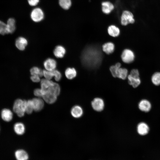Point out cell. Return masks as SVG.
<instances>
[{"label": "cell", "instance_id": "obj_7", "mask_svg": "<svg viewBox=\"0 0 160 160\" xmlns=\"http://www.w3.org/2000/svg\"><path fill=\"white\" fill-rule=\"evenodd\" d=\"M60 90V87L59 85L52 81L46 89L43 92V93L48 92L57 96L59 94Z\"/></svg>", "mask_w": 160, "mask_h": 160}, {"label": "cell", "instance_id": "obj_18", "mask_svg": "<svg viewBox=\"0 0 160 160\" xmlns=\"http://www.w3.org/2000/svg\"><path fill=\"white\" fill-rule=\"evenodd\" d=\"M71 113L74 117L79 118L82 116L83 114V110L82 108L79 106L76 105L72 108Z\"/></svg>", "mask_w": 160, "mask_h": 160}, {"label": "cell", "instance_id": "obj_25", "mask_svg": "<svg viewBox=\"0 0 160 160\" xmlns=\"http://www.w3.org/2000/svg\"><path fill=\"white\" fill-rule=\"evenodd\" d=\"M128 71L127 69L120 68L118 69L116 77L124 80L127 77Z\"/></svg>", "mask_w": 160, "mask_h": 160}, {"label": "cell", "instance_id": "obj_26", "mask_svg": "<svg viewBox=\"0 0 160 160\" xmlns=\"http://www.w3.org/2000/svg\"><path fill=\"white\" fill-rule=\"evenodd\" d=\"M121 64L117 63L114 65L111 66L110 68V70L112 76L114 77H116L117 73L119 68L121 67Z\"/></svg>", "mask_w": 160, "mask_h": 160}, {"label": "cell", "instance_id": "obj_4", "mask_svg": "<svg viewBox=\"0 0 160 160\" xmlns=\"http://www.w3.org/2000/svg\"><path fill=\"white\" fill-rule=\"evenodd\" d=\"M101 10L102 13L106 15L110 14L114 9L113 4L108 0H104L101 4Z\"/></svg>", "mask_w": 160, "mask_h": 160}, {"label": "cell", "instance_id": "obj_11", "mask_svg": "<svg viewBox=\"0 0 160 160\" xmlns=\"http://www.w3.org/2000/svg\"><path fill=\"white\" fill-rule=\"evenodd\" d=\"M28 41L23 37H18L15 41L16 47L20 50H24L28 44Z\"/></svg>", "mask_w": 160, "mask_h": 160}, {"label": "cell", "instance_id": "obj_9", "mask_svg": "<svg viewBox=\"0 0 160 160\" xmlns=\"http://www.w3.org/2000/svg\"><path fill=\"white\" fill-rule=\"evenodd\" d=\"M151 105L150 102L146 99L141 100L138 104V108L141 111L147 112L151 109Z\"/></svg>", "mask_w": 160, "mask_h": 160}, {"label": "cell", "instance_id": "obj_31", "mask_svg": "<svg viewBox=\"0 0 160 160\" xmlns=\"http://www.w3.org/2000/svg\"><path fill=\"white\" fill-rule=\"evenodd\" d=\"M43 76L45 79L50 80L54 77L53 71H49L46 70H43Z\"/></svg>", "mask_w": 160, "mask_h": 160}, {"label": "cell", "instance_id": "obj_3", "mask_svg": "<svg viewBox=\"0 0 160 160\" xmlns=\"http://www.w3.org/2000/svg\"><path fill=\"white\" fill-rule=\"evenodd\" d=\"M30 17L32 21L35 23H39L44 20L45 14L41 8L36 7H34L31 11Z\"/></svg>", "mask_w": 160, "mask_h": 160}, {"label": "cell", "instance_id": "obj_30", "mask_svg": "<svg viewBox=\"0 0 160 160\" xmlns=\"http://www.w3.org/2000/svg\"><path fill=\"white\" fill-rule=\"evenodd\" d=\"M8 34L7 25L4 22L0 20V34L4 35Z\"/></svg>", "mask_w": 160, "mask_h": 160}, {"label": "cell", "instance_id": "obj_27", "mask_svg": "<svg viewBox=\"0 0 160 160\" xmlns=\"http://www.w3.org/2000/svg\"><path fill=\"white\" fill-rule=\"evenodd\" d=\"M30 72L31 75H38L40 77L43 76V70L37 67H32L30 69Z\"/></svg>", "mask_w": 160, "mask_h": 160}, {"label": "cell", "instance_id": "obj_10", "mask_svg": "<svg viewBox=\"0 0 160 160\" xmlns=\"http://www.w3.org/2000/svg\"><path fill=\"white\" fill-rule=\"evenodd\" d=\"M44 65L45 70L52 71L55 69L57 66V63L54 59L48 58L44 61Z\"/></svg>", "mask_w": 160, "mask_h": 160}, {"label": "cell", "instance_id": "obj_36", "mask_svg": "<svg viewBox=\"0 0 160 160\" xmlns=\"http://www.w3.org/2000/svg\"><path fill=\"white\" fill-rule=\"evenodd\" d=\"M40 77L36 75H32L31 77V79L33 82H38L40 81Z\"/></svg>", "mask_w": 160, "mask_h": 160}, {"label": "cell", "instance_id": "obj_15", "mask_svg": "<svg viewBox=\"0 0 160 160\" xmlns=\"http://www.w3.org/2000/svg\"><path fill=\"white\" fill-rule=\"evenodd\" d=\"M32 100L34 111H38L42 109L44 106V103L42 100L39 98H35Z\"/></svg>", "mask_w": 160, "mask_h": 160}, {"label": "cell", "instance_id": "obj_29", "mask_svg": "<svg viewBox=\"0 0 160 160\" xmlns=\"http://www.w3.org/2000/svg\"><path fill=\"white\" fill-rule=\"evenodd\" d=\"M34 110L33 102L31 100L26 101L25 112L28 114H31Z\"/></svg>", "mask_w": 160, "mask_h": 160}, {"label": "cell", "instance_id": "obj_1", "mask_svg": "<svg viewBox=\"0 0 160 160\" xmlns=\"http://www.w3.org/2000/svg\"><path fill=\"white\" fill-rule=\"evenodd\" d=\"M121 24L125 26L129 24H133L135 21L133 14L128 10H124L121 15L120 18Z\"/></svg>", "mask_w": 160, "mask_h": 160}, {"label": "cell", "instance_id": "obj_23", "mask_svg": "<svg viewBox=\"0 0 160 160\" xmlns=\"http://www.w3.org/2000/svg\"><path fill=\"white\" fill-rule=\"evenodd\" d=\"M65 75L68 79H72L76 76L77 72L74 68H68L65 70Z\"/></svg>", "mask_w": 160, "mask_h": 160}, {"label": "cell", "instance_id": "obj_20", "mask_svg": "<svg viewBox=\"0 0 160 160\" xmlns=\"http://www.w3.org/2000/svg\"><path fill=\"white\" fill-rule=\"evenodd\" d=\"M6 25L8 33H13L16 28L15 21V19L12 18H9Z\"/></svg>", "mask_w": 160, "mask_h": 160}, {"label": "cell", "instance_id": "obj_22", "mask_svg": "<svg viewBox=\"0 0 160 160\" xmlns=\"http://www.w3.org/2000/svg\"><path fill=\"white\" fill-rule=\"evenodd\" d=\"M58 2L60 7L65 10H68L72 5V0H58Z\"/></svg>", "mask_w": 160, "mask_h": 160}, {"label": "cell", "instance_id": "obj_13", "mask_svg": "<svg viewBox=\"0 0 160 160\" xmlns=\"http://www.w3.org/2000/svg\"><path fill=\"white\" fill-rule=\"evenodd\" d=\"M107 32L108 34L111 36L116 37L119 35L120 31L118 27L112 24L108 26Z\"/></svg>", "mask_w": 160, "mask_h": 160}, {"label": "cell", "instance_id": "obj_17", "mask_svg": "<svg viewBox=\"0 0 160 160\" xmlns=\"http://www.w3.org/2000/svg\"><path fill=\"white\" fill-rule=\"evenodd\" d=\"M15 155L17 160H28V159L27 153L22 149L16 151L15 153Z\"/></svg>", "mask_w": 160, "mask_h": 160}, {"label": "cell", "instance_id": "obj_19", "mask_svg": "<svg viewBox=\"0 0 160 160\" xmlns=\"http://www.w3.org/2000/svg\"><path fill=\"white\" fill-rule=\"evenodd\" d=\"M114 45L111 42L105 43L102 46L103 51L107 54L112 53L114 50Z\"/></svg>", "mask_w": 160, "mask_h": 160}, {"label": "cell", "instance_id": "obj_24", "mask_svg": "<svg viewBox=\"0 0 160 160\" xmlns=\"http://www.w3.org/2000/svg\"><path fill=\"white\" fill-rule=\"evenodd\" d=\"M127 78L129 84L134 88L137 87L140 84L141 81L140 78H134L130 75L128 76Z\"/></svg>", "mask_w": 160, "mask_h": 160}, {"label": "cell", "instance_id": "obj_12", "mask_svg": "<svg viewBox=\"0 0 160 160\" xmlns=\"http://www.w3.org/2000/svg\"><path fill=\"white\" fill-rule=\"evenodd\" d=\"M13 113L9 109L4 108L3 109L1 113V116L2 119L6 122L11 121L13 118Z\"/></svg>", "mask_w": 160, "mask_h": 160}, {"label": "cell", "instance_id": "obj_35", "mask_svg": "<svg viewBox=\"0 0 160 160\" xmlns=\"http://www.w3.org/2000/svg\"><path fill=\"white\" fill-rule=\"evenodd\" d=\"M34 95L38 97H41L43 95V92L41 89H36L34 92Z\"/></svg>", "mask_w": 160, "mask_h": 160}, {"label": "cell", "instance_id": "obj_34", "mask_svg": "<svg viewBox=\"0 0 160 160\" xmlns=\"http://www.w3.org/2000/svg\"><path fill=\"white\" fill-rule=\"evenodd\" d=\"M130 75L132 77L135 78H140L139 71L137 70L133 69L130 72Z\"/></svg>", "mask_w": 160, "mask_h": 160}, {"label": "cell", "instance_id": "obj_16", "mask_svg": "<svg viewBox=\"0 0 160 160\" xmlns=\"http://www.w3.org/2000/svg\"><path fill=\"white\" fill-rule=\"evenodd\" d=\"M66 53L65 48L62 46L58 45L55 48L53 53L54 55L58 58L63 57Z\"/></svg>", "mask_w": 160, "mask_h": 160}, {"label": "cell", "instance_id": "obj_5", "mask_svg": "<svg viewBox=\"0 0 160 160\" xmlns=\"http://www.w3.org/2000/svg\"><path fill=\"white\" fill-rule=\"evenodd\" d=\"M121 57L124 62L130 63L134 60L135 55L133 52L132 50L128 49H126L123 51Z\"/></svg>", "mask_w": 160, "mask_h": 160}, {"label": "cell", "instance_id": "obj_28", "mask_svg": "<svg viewBox=\"0 0 160 160\" xmlns=\"http://www.w3.org/2000/svg\"><path fill=\"white\" fill-rule=\"evenodd\" d=\"M151 81L153 84L155 85H160V72L155 73L152 76Z\"/></svg>", "mask_w": 160, "mask_h": 160}, {"label": "cell", "instance_id": "obj_2", "mask_svg": "<svg viewBox=\"0 0 160 160\" xmlns=\"http://www.w3.org/2000/svg\"><path fill=\"white\" fill-rule=\"evenodd\" d=\"M26 100L17 99L14 103L13 109L14 111L20 117L24 116L25 112Z\"/></svg>", "mask_w": 160, "mask_h": 160}, {"label": "cell", "instance_id": "obj_8", "mask_svg": "<svg viewBox=\"0 0 160 160\" xmlns=\"http://www.w3.org/2000/svg\"><path fill=\"white\" fill-rule=\"evenodd\" d=\"M149 128L147 124L144 122L140 123L137 127V131L139 134L141 135H145L148 134Z\"/></svg>", "mask_w": 160, "mask_h": 160}, {"label": "cell", "instance_id": "obj_32", "mask_svg": "<svg viewBox=\"0 0 160 160\" xmlns=\"http://www.w3.org/2000/svg\"><path fill=\"white\" fill-rule=\"evenodd\" d=\"M53 73L54 77L55 80L57 81H60L62 77L61 73L58 70L55 69L52 71Z\"/></svg>", "mask_w": 160, "mask_h": 160}, {"label": "cell", "instance_id": "obj_6", "mask_svg": "<svg viewBox=\"0 0 160 160\" xmlns=\"http://www.w3.org/2000/svg\"><path fill=\"white\" fill-rule=\"evenodd\" d=\"M91 105L95 110L97 111H101L104 108V103L102 99L97 97L95 98L92 102Z\"/></svg>", "mask_w": 160, "mask_h": 160}, {"label": "cell", "instance_id": "obj_21", "mask_svg": "<svg viewBox=\"0 0 160 160\" xmlns=\"http://www.w3.org/2000/svg\"><path fill=\"white\" fill-rule=\"evenodd\" d=\"M14 129L17 135H23L25 131V127L24 125L21 122L15 123L14 126Z\"/></svg>", "mask_w": 160, "mask_h": 160}, {"label": "cell", "instance_id": "obj_33", "mask_svg": "<svg viewBox=\"0 0 160 160\" xmlns=\"http://www.w3.org/2000/svg\"><path fill=\"white\" fill-rule=\"evenodd\" d=\"M40 0H27L28 4L31 6L35 7L39 4Z\"/></svg>", "mask_w": 160, "mask_h": 160}, {"label": "cell", "instance_id": "obj_14", "mask_svg": "<svg viewBox=\"0 0 160 160\" xmlns=\"http://www.w3.org/2000/svg\"><path fill=\"white\" fill-rule=\"evenodd\" d=\"M57 97L56 95L48 92H44L42 96L44 100L49 104L55 102L57 99Z\"/></svg>", "mask_w": 160, "mask_h": 160}]
</instances>
